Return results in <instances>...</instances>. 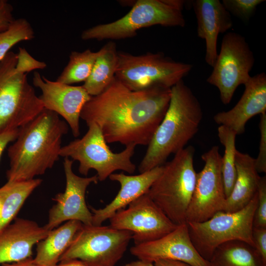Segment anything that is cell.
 I'll list each match as a JSON object with an SVG mask.
<instances>
[{
  "mask_svg": "<svg viewBox=\"0 0 266 266\" xmlns=\"http://www.w3.org/2000/svg\"><path fill=\"white\" fill-rule=\"evenodd\" d=\"M50 231L33 221L15 219L0 233V264L31 258L33 246Z\"/></svg>",
  "mask_w": 266,
  "mask_h": 266,
  "instance_id": "18",
  "label": "cell"
},
{
  "mask_svg": "<svg viewBox=\"0 0 266 266\" xmlns=\"http://www.w3.org/2000/svg\"><path fill=\"white\" fill-rule=\"evenodd\" d=\"M73 161L64 158V169L66 185L63 193L54 199L56 203L49 211L47 223L44 226L48 231L55 229L64 221L76 220L83 225H92V213L87 206L85 194L87 187L99 181L97 175L89 177H80L72 170Z\"/></svg>",
  "mask_w": 266,
  "mask_h": 266,
  "instance_id": "14",
  "label": "cell"
},
{
  "mask_svg": "<svg viewBox=\"0 0 266 266\" xmlns=\"http://www.w3.org/2000/svg\"><path fill=\"white\" fill-rule=\"evenodd\" d=\"M88 130L80 139L61 147L60 155L77 161L80 173L87 176L95 169L99 181H103L116 170L133 173L136 168L131 158L136 145L130 144L119 153H113L107 145L102 133L95 123L87 125Z\"/></svg>",
  "mask_w": 266,
  "mask_h": 266,
  "instance_id": "9",
  "label": "cell"
},
{
  "mask_svg": "<svg viewBox=\"0 0 266 266\" xmlns=\"http://www.w3.org/2000/svg\"><path fill=\"white\" fill-rule=\"evenodd\" d=\"M236 178L233 190L226 198L222 211L233 212L242 209L258 191L261 177L255 159L249 154L236 150L235 156Z\"/></svg>",
  "mask_w": 266,
  "mask_h": 266,
  "instance_id": "21",
  "label": "cell"
},
{
  "mask_svg": "<svg viewBox=\"0 0 266 266\" xmlns=\"http://www.w3.org/2000/svg\"><path fill=\"white\" fill-rule=\"evenodd\" d=\"M195 148L188 146L165 163L148 195L175 225L186 222V212L195 186Z\"/></svg>",
  "mask_w": 266,
  "mask_h": 266,
  "instance_id": "4",
  "label": "cell"
},
{
  "mask_svg": "<svg viewBox=\"0 0 266 266\" xmlns=\"http://www.w3.org/2000/svg\"><path fill=\"white\" fill-rule=\"evenodd\" d=\"M55 266H86L81 261L77 259H72L61 261Z\"/></svg>",
  "mask_w": 266,
  "mask_h": 266,
  "instance_id": "38",
  "label": "cell"
},
{
  "mask_svg": "<svg viewBox=\"0 0 266 266\" xmlns=\"http://www.w3.org/2000/svg\"><path fill=\"white\" fill-rule=\"evenodd\" d=\"M258 204L253 227L266 228V177H261L258 189Z\"/></svg>",
  "mask_w": 266,
  "mask_h": 266,
  "instance_id": "31",
  "label": "cell"
},
{
  "mask_svg": "<svg viewBox=\"0 0 266 266\" xmlns=\"http://www.w3.org/2000/svg\"><path fill=\"white\" fill-rule=\"evenodd\" d=\"M16 63L12 51L0 61V134L19 129L44 109L27 74L16 70Z\"/></svg>",
  "mask_w": 266,
  "mask_h": 266,
  "instance_id": "6",
  "label": "cell"
},
{
  "mask_svg": "<svg viewBox=\"0 0 266 266\" xmlns=\"http://www.w3.org/2000/svg\"><path fill=\"white\" fill-rule=\"evenodd\" d=\"M0 266H41L34 263L33 259L29 258L19 262L4 263L1 264Z\"/></svg>",
  "mask_w": 266,
  "mask_h": 266,
  "instance_id": "37",
  "label": "cell"
},
{
  "mask_svg": "<svg viewBox=\"0 0 266 266\" xmlns=\"http://www.w3.org/2000/svg\"><path fill=\"white\" fill-rule=\"evenodd\" d=\"M133 233L109 226L82 225L59 262L72 259L86 266H114L121 259Z\"/></svg>",
  "mask_w": 266,
  "mask_h": 266,
  "instance_id": "10",
  "label": "cell"
},
{
  "mask_svg": "<svg viewBox=\"0 0 266 266\" xmlns=\"http://www.w3.org/2000/svg\"><path fill=\"white\" fill-rule=\"evenodd\" d=\"M254 63V54L243 36L235 32L224 35L220 52L206 80L218 89L223 104H229L237 87L250 79Z\"/></svg>",
  "mask_w": 266,
  "mask_h": 266,
  "instance_id": "11",
  "label": "cell"
},
{
  "mask_svg": "<svg viewBox=\"0 0 266 266\" xmlns=\"http://www.w3.org/2000/svg\"><path fill=\"white\" fill-rule=\"evenodd\" d=\"M197 22L198 36L205 40V60L213 66L218 53V35L233 27L230 13L219 0H195L192 2Z\"/></svg>",
  "mask_w": 266,
  "mask_h": 266,
  "instance_id": "20",
  "label": "cell"
},
{
  "mask_svg": "<svg viewBox=\"0 0 266 266\" xmlns=\"http://www.w3.org/2000/svg\"><path fill=\"white\" fill-rule=\"evenodd\" d=\"M18 133V129H14L0 134V160L2 154L7 146L11 142L14 141L16 139Z\"/></svg>",
  "mask_w": 266,
  "mask_h": 266,
  "instance_id": "35",
  "label": "cell"
},
{
  "mask_svg": "<svg viewBox=\"0 0 266 266\" xmlns=\"http://www.w3.org/2000/svg\"><path fill=\"white\" fill-rule=\"evenodd\" d=\"M202 116L200 102L183 79L173 85L166 114L139 165L140 173L163 165L171 154L184 148L197 133Z\"/></svg>",
  "mask_w": 266,
  "mask_h": 266,
  "instance_id": "3",
  "label": "cell"
},
{
  "mask_svg": "<svg viewBox=\"0 0 266 266\" xmlns=\"http://www.w3.org/2000/svg\"><path fill=\"white\" fill-rule=\"evenodd\" d=\"M116 44L109 41L100 50L91 72L82 85L91 96L101 93L115 78L117 64Z\"/></svg>",
  "mask_w": 266,
  "mask_h": 266,
  "instance_id": "24",
  "label": "cell"
},
{
  "mask_svg": "<svg viewBox=\"0 0 266 266\" xmlns=\"http://www.w3.org/2000/svg\"><path fill=\"white\" fill-rule=\"evenodd\" d=\"M204 165L197 173L194 190L186 212V222H201L222 211L226 197L222 173V156L218 146L203 153Z\"/></svg>",
  "mask_w": 266,
  "mask_h": 266,
  "instance_id": "12",
  "label": "cell"
},
{
  "mask_svg": "<svg viewBox=\"0 0 266 266\" xmlns=\"http://www.w3.org/2000/svg\"><path fill=\"white\" fill-rule=\"evenodd\" d=\"M264 0H223L222 3L226 9L244 22L252 17L257 6Z\"/></svg>",
  "mask_w": 266,
  "mask_h": 266,
  "instance_id": "29",
  "label": "cell"
},
{
  "mask_svg": "<svg viewBox=\"0 0 266 266\" xmlns=\"http://www.w3.org/2000/svg\"><path fill=\"white\" fill-rule=\"evenodd\" d=\"M110 226L133 233L134 245L158 239L173 231L174 224L146 193L117 212Z\"/></svg>",
  "mask_w": 266,
  "mask_h": 266,
  "instance_id": "13",
  "label": "cell"
},
{
  "mask_svg": "<svg viewBox=\"0 0 266 266\" xmlns=\"http://www.w3.org/2000/svg\"><path fill=\"white\" fill-rule=\"evenodd\" d=\"M209 262L211 266H266V262L254 247L240 240L219 246Z\"/></svg>",
  "mask_w": 266,
  "mask_h": 266,
  "instance_id": "25",
  "label": "cell"
},
{
  "mask_svg": "<svg viewBox=\"0 0 266 266\" xmlns=\"http://www.w3.org/2000/svg\"><path fill=\"white\" fill-rule=\"evenodd\" d=\"M34 37L33 29L27 19H14L7 30L0 32V61L15 44Z\"/></svg>",
  "mask_w": 266,
  "mask_h": 266,
  "instance_id": "28",
  "label": "cell"
},
{
  "mask_svg": "<svg viewBox=\"0 0 266 266\" xmlns=\"http://www.w3.org/2000/svg\"><path fill=\"white\" fill-rule=\"evenodd\" d=\"M12 5L6 0H0V32L7 30L15 19Z\"/></svg>",
  "mask_w": 266,
  "mask_h": 266,
  "instance_id": "34",
  "label": "cell"
},
{
  "mask_svg": "<svg viewBox=\"0 0 266 266\" xmlns=\"http://www.w3.org/2000/svg\"><path fill=\"white\" fill-rule=\"evenodd\" d=\"M218 134L225 148L222 157V173L227 198L233 190L236 178L235 156L237 150L235 142L237 134L232 130L222 125L218 128Z\"/></svg>",
  "mask_w": 266,
  "mask_h": 266,
  "instance_id": "27",
  "label": "cell"
},
{
  "mask_svg": "<svg viewBox=\"0 0 266 266\" xmlns=\"http://www.w3.org/2000/svg\"><path fill=\"white\" fill-rule=\"evenodd\" d=\"M192 67V65L176 61L162 52L135 56L119 51L115 76L132 91L159 86L171 88Z\"/></svg>",
  "mask_w": 266,
  "mask_h": 266,
  "instance_id": "8",
  "label": "cell"
},
{
  "mask_svg": "<svg viewBox=\"0 0 266 266\" xmlns=\"http://www.w3.org/2000/svg\"><path fill=\"white\" fill-rule=\"evenodd\" d=\"M252 236L254 248L266 262V228L253 227Z\"/></svg>",
  "mask_w": 266,
  "mask_h": 266,
  "instance_id": "33",
  "label": "cell"
},
{
  "mask_svg": "<svg viewBox=\"0 0 266 266\" xmlns=\"http://www.w3.org/2000/svg\"><path fill=\"white\" fill-rule=\"evenodd\" d=\"M259 129L260 140L259 152L255 159L256 169L258 173L266 172V113L260 115Z\"/></svg>",
  "mask_w": 266,
  "mask_h": 266,
  "instance_id": "32",
  "label": "cell"
},
{
  "mask_svg": "<svg viewBox=\"0 0 266 266\" xmlns=\"http://www.w3.org/2000/svg\"><path fill=\"white\" fill-rule=\"evenodd\" d=\"M244 92L230 110L216 113L214 121L233 131L236 134L245 132L247 122L254 116L266 113V75L259 73L244 85Z\"/></svg>",
  "mask_w": 266,
  "mask_h": 266,
  "instance_id": "17",
  "label": "cell"
},
{
  "mask_svg": "<svg viewBox=\"0 0 266 266\" xmlns=\"http://www.w3.org/2000/svg\"><path fill=\"white\" fill-rule=\"evenodd\" d=\"M100 50L92 52L87 49L71 53L69 61L56 81L67 85L85 82L90 75Z\"/></svg>",
  "mask_w": 266,
  "mask_h": 266,
  "instance_id": "26",
  "label": "cell"
},
{
  "mask_svg": "<svg viewBox=\"0 0 266 266\" xmlns=\"http://www.w3.org/2000/svg\"><path fill=\"white\" fill-rule=\"evenodd\" d=\"M82 225L80 221L70 220L50 231L37 244L36 255L33 259L34 263L41 266L56 265Z\"/></svg>",
  "mask_w": 266,
  "mask_h": 266,
  "instance_id": "22",
  "label": "cell"
},
{
  "mask_svg": "<svg viewBox=\"0 0 266 266\" xmlns=\"http://www.w3.org/2000/svg\"><path fill=\"white\" fill-rule=\"evenodd\" d=\"M131 253L138 260L154 263L160 260L182 262L192 266H211L194 245L187 223L156 240L134 245Z\"/></svg>",
  "mask_w": 266,
  "mask_h": 266,
  "instance_id": "16",
  "label": "cell"
},
{
  "mask_svg": "<svg viewBox=\"0 0 266 266\" xmlns=\"http://www.w3.org/2000/svg\"><path fill=\"white\" fill-rule=\"evenodd\" d=\"M124 266H155L154 263L140 260L132 262L126 264Z\"/></svg>",
  "mask_w": 266,
  "mask_h": 266,
  "instance_id": "39",
  "label": "cell"
},
{
  "mask_svg": "<svg viewBox=\"0 0 266 266\" xmlns=\"http://www.w3.org/2000/svg\"><path fill=\"white\" fill-rule=\"evenodd\" d=\"M47 66L46 64L35 59L22 47L19 48L17 54L16 70L20 73L27 74L35 69H43Z\"/></svg>",
  "mask_w": 266,
  "mask_h": 266,
  "instance_id": "30",
  "label": "cell"
},
{
  "mask_svg": "<svg viewBox=\"0 0 266 266\" xmlns=\"http://www.w3.org/2000/svg\"><path fill=\"white\" fill-rule=\"evenodd\" d=\"M154 264L155 266H192L182 262L170 260H158Z\"/></svg>",
  "mask_w": 266,
  "mask_h": 266,
  "instance_id": "36",
  "label": "cell"
},
{
  "mask_svg": "<svg viewBox=\"0 0 266 266\" xmlns=\"http://www.w3.org/2000/svg\"><path fill=\"white\" fill-rule=\"evenodd\" d=\"M163 168L162 165L135 175H128L123 172L111 174L109 178L120 184V190L114 199L105 207L99 209L91 208L92 225L101 226L117 212L124 209L136 199L147 193L161 173Z\"/></svg>",
  "mask_w": 266,
  "mask_h": 266,
  "instance_id": "19",
  "label": "cell"
},
{
  "mask_svg": "<svg viewBox=\"0 0 266 266\" xmlns=\"http://www.w3.org/2000/svg\"><path fill=\"white\" fill-rule=\"evenodd\" d=\"M41 182L39 178L7 181L0 188V233L11 223L25 200Z\"/></svg>",
  "mask_w": 266,
  "mask_h": 266,
  "instance_id": "23",
  "label": "cell"
},
{
  "mask_svg": "<svg viewBox=\"0 0 266 266\" xmlns=\"http://www.w3.org/2000/svg\"><path fill=\"white\" fill-rule=\"evenodd\" d=\"M171 88L132 91L115 76L101 93L92 96L80 118L97 124L107 143L148 145L168 108Z\"/></svg>",
  "mask_w": 266,
  "mask_h": 266,
  "instance_id": "1",
  "label": "cell"
},
{
  "mask_svg": "<svg viewBox=\"0 0 266 266\" xmlns=\"http://www.w3.org/2000/svg\"><path fill=\"white\" fill-rule=\"evenodd\" d=\"M185 1L138 0L124 16L107 24L84 30L83 40L121 39L133 37L139 30L159 25L165 27L185 25L182 14Z\"/></svg>",
  "mask_w": 266,
  "mask_h": 266,
  "instance_id": "5",
  "label": "cell"
},
{
  "mask_svg": "<svg viewBox=\"0 0 266 266\" xmlns=\"http://www.w3.org/2000/svg\"><path fill=\"white\" fill-rule=\"evenodd\" d=\"M258 200L257 191L240 210L220 211L206 221L187 223L192 242L204 259L209 261L219 246L232 240L242 241L254 247L252 230Z\"/></svg>",
  "mask_w": 266,
  "mask_h": 266,
  "instance_id": "7",
  "label": "cell"
},
{
  "mask_svg": "<svg viewBox=\"0 0 266 266\" xmlns=\"http://www.w3.org/2000/svg\"><path fill=\"white\" fill-rule=\"evenodd\" d=\"M68 131L66 121L44 109L18 129L14 142L8 148V181H26L43 174L59 160L63 136Z\"/></svg>",
  "mask_w": 266,
  "mask_h": 266,
  "instance_id": "2",
  "label": "cell"
},
{
  "mask_svg": "<svg viewBox=\"0 0 266 266\" xmlns=\"http://www.w3.org/2000/svg\"><path fill=\"white\" fill-rule=\"evenodd\" d=\"M33 83L42 92L38 97L44 108L61 115L69 126L73 135L79 136L81 111L92 97L83 86L52 81L36 71L33 74Z\"/></svg>",
  "mask_w": 266,
  "mask_h": 266,
  "instance_id": "15",
  "label": "cell"
}]
</instances>
